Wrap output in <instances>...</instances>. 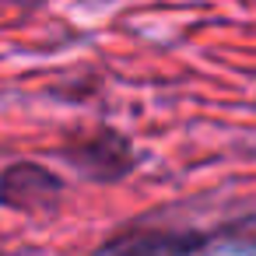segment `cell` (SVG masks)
Returning a JSON list of instances; mask_svg holds the SVG:
<instances>
[{"label": "cell", "mask_w": 256, "mask_h": 256, "mask_svg": "<svg viewBox=\"0 0 256 256\" xmlns=\"http://www.w3.org/2000/svg\"><path fill=\"white\" fill-rule=\"evenodd\" d=\"M190 252V242L186 238H176V235H151V238H140L112 256H186Z\"/></svg>", "instance_id": "obj_1"}]
</instances>
